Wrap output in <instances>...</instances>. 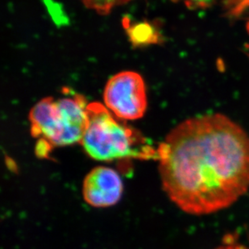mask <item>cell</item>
I'll list each match as a JSON object with an SVG mask.
<instances>
[{
  "instance_id": "3",
  "label": "cell",
  "mask_w": 249,
  "mask_h": 249,
  "mask_svg": "<svg viewBox=\"0 0 249 249\" xmlns=\"http://www.w3.org/2000/svg\"><path fill=\"white\" fill-rule=\"evenodd\" d=\"M88 124L81 143L87 155L101 161L158 160V148L105 105H87Z\"/></svg>"
},
{
  "instance_id": "2",
  "label": "cell",
  "mask_w": 249,
  "mask_h": 249,
  "mask_svg": "<svg viewBox=\"0 0 249 249\" xmlns=\"http://www.w3.org/2000/svg\"><path fill=\"white\" fill-rule=\"evenodd\" d=\"M66 95L44 98L29 113L31 134L36 140L38 158H49L56 148L81 143L88 124L87 101L83 95L65 90Z\"/></svg>"
},
{
  "instance_id": "10",
  "label": "cell",
  "mask_w": 249,
  "mask_h": 249,
  "mask_svg": "<svg viewBox=\"0 0 249 249\" xmlns=\"http://www.w3.org/2000/svg\"><path fill=\"white\" fill-rule=\"evenodd\" d=\"M235 1H237L239 5L242 6V7L249 4V0H235Z\"/></svg>"
},
{
  "instance_id": "5",
  "label": "cell",
  "mask_w": 249,
  "mask_h": 249,
  "mask_svg": "<svg viewBox=\"0 0 249 249\" xmlns=\"http://www.w3.org/2000/svg\"><path fill=\"white\" fill-rule=\"evenodd\" d=\"M123 192L124 184L120 174L109 167L94 168L83 181V198L91 207H112L120 201Z\"/></svg>"
},
{
  "instance_id": "6",
  "label": "cell",
  "mask_w": 249,
  "mask_h": 249,
  "mask_svg": "<svg viewBox=\"0 0 249 249\" xmlns=\"http://www.w3.org/2000/svg\"><path fill=\"white\" fill-rule=\"evenodd\" d=\"M130 39L135 45H148L157 42L158 36L155 28L148 23L132 24L127 28Z\"/></svg>"
},
{
  "instance_id": "9",
  "label": "cell",
  "mask_w": 249,
  "mask_h": 249,
  "mask_svg": "<svg viewBox=\"0 0 249 249\" xmlns=\"http://www.w3.org/2000/svg\"><path fill=\"white\" fill-rule=\"evenodd\" d=\"M215 249H249V248L240 244L230 243V244H223Z\"/></svg>"
},
{
  "instance_id": "8",
  "label": "cell",
  "mask_w": 249,
  "mask_h": 249,
  "mask_svg": "<svg viewBox=\"0 0 249 249\" xmlns=\"http://www.w3.org/2000/svg\"><path fill=\"white\" fill-rule=\"evenodd\" d=\"M186 2L187 5H192V6H207L212 2V0H182Z\"/></svg>"
},
{
  "instance_id": "1",
  "label": "cell",
  "mask_w": 249,
  "mask_h": 249,
  "mask_svg": "<svg viewBox=\"0 0 249 249\" xmlns=\"http://www.w3.org/2000/svg\"><path fill=\"white\" fill-rule=\"evenodd\" d=\"M158 148L162 188L187 214L227 209L249 190V135L220 114L185 120Z\"/></svg>"
},
{
  "instance_id": "7",
  "label": "cell",
  "mask_w": 249,
  "mask_h": 249,
  "mask_svg": "<svg viewBox=\"0 0 249 249\" xmlns=\"http://www.w3.org/2000/svg\"><path fill=\"white\" fill-rule=\"evenodd\" d=\"M83 4L93 10L97 13L101 15H107L110 13L115 7L125 4L130 0H81Z\"/></svg>"
},
{
  "instance_id": "4",
  "label": "cell",
  "mask_w": 249,
  "mask_h": 249,
  "mask_svg": "<svg viewBox=\"0 0 249 249\" xmlns=\"http://www.w3.org/2000/svg\"><path fill=\"white\" fill-rule=\"evenodd\" d=\"M104 100L107 108L120 120L141 119L148 105L143 78L134 71L116 73L105 86Z\"/></svg>"
}]
</instances>
